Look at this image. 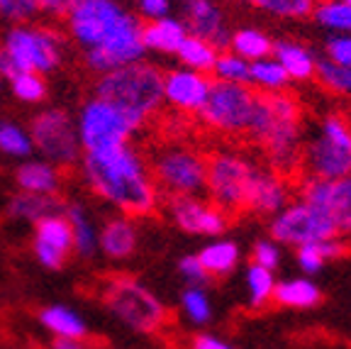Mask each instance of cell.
<instances>
[{
	"label": "cell",
	"instance_id": "obj_1",
	"mask_svg": "<svg viewBox=\"0 0 351 349\" xmlns=\"http://www.w3.org/2000/svg\"><path fill=\"white\" fill-rule=\"evenodd\" d=\"M66 32L83 49V61L93 74L122 69L142 61V22L117 0H83L66 17Z\"/></svg>",
	"mask_w": 351,
	"mask_h": 349
},
{
	"label": "cell",
	"instance_id": "obj_2",
	"mask_svg": "<svg viewBox=\"0 0 351 349\" xmlns=\"http://www.w3.org/2000/svg\"><path fill=\"white\" fill-rule=\"evenodd\" d=\"M78 166L90 193L127 218H147L159 210L161 193L154 183L144 154L132 147V142L110 152L83 154Z\"/></svg>",
	"mask_w": 351,
	"mask_h": 349
},
{
	"label": "cell",
	"instance_id": "obj_3",
	"mask_svg": "<svg viewBox=\"0 0 351 349\" xmlns=\"http://www.w3.org/2000/svg\"><path fill=\"white\" fill-rule=\"evenodd\" d=\"M244 137L261 149L271 171L298 181L305 127H302V105L293 93L256 91V105Z\"/></svg>",
	"mask_w": 351,
	"mask_h": 349
},
{
	"label": "cell",
	"instance_id": "obj_4",
	"mask_svg": "<svg viewBox=\"0 0 351 349\" xmlns=\"http://www.w3.org/2000/svg\"><path fill=\"white\" fill-rule=\"evenodd\" d=\"M93 95L117 108L132 125L142 130L164 108V71L149 61H134L98 76Z\"/></svg>",
	"mask_w": 351,
	"mask_h": 349
},
{
	"label": "cell",
	"instance_id": "obj_5",
	"mask_svg": "<svg viewBox=\"0 0 351 349\" xmlns=\"http://www.w3.org/2000/svg\"><path fill=\"white\" fill-rule=\"evenodd\" d=\"M351 176V120L344 113H327L315 135L302 142L298 179L337 181Z\"/></svg>",
	"mask_w": 351,
	"mask_h": 349
},
{
	"label": "cell",
	"instance_id": "obj_6",
	"mask_svg": "<svg viewBox=\"0 0 351 349\" xmlns=\"http://www.w3.org/2000/svg\"><path fill=\"white\" fill-rule=\"evenodd\" d=\"M152 179L164 198L197 196L205 191L208 154L186 142H171L159 147L147 159Z\"/></svg>",
	"mask_w": 351,
	"mask_h": 349
},
{
	"label": "cell",
	"instance_id": "obj_7",
	"mask_svg": "<svg viewBox=\"0 0 351 349\" xmlns=\"http://www.w3.org/2000/svg\"><path fill=\"white\" fill-rule=\"evenodd\" d=\"M100 300L117 320L137 333H159L169 320V311L142 281L132 276H112L100 289Z\"/></svg>",
	"mask_w": 351,
	"mask_h": 349
},
{
	"label": "cell",
	"instance_id": "obj_8",
	"mask_svg": "<svg viewBox=\"0 0 351 349\" xmlns=\"http://www.w3.org/2000/svg\"><path fill=\"white\" fill-rule=\"evenodd\" d=\"M256 166V161L237 149H213L208 154L205 191L210 196V203L217 205L227 218L247 213L249 185Z\"/></svg>",
	"mask_w": 351,
	"mask_h": 349
},
{
	"label": "cell",
	"instance_id": "obj_9",
	"mask_svg": "<svg viewBox=\"0 0 351 349\" xmlns=\"http://www.w3.org/2000/svg\"><path fill=\"white\" fill-rule=\"evenodd\" d=\"M254 105H256V91L249 83H225L213 78L208 98L203 108L197 110V120L217 135L244 137L252 122Z\"/></svg>",
	"mask_w": 351,
	"mask_h": 349
},
{
	"label": "cell",
	"instance_id": "obj_10",
	"mask_svg": "<svg viewBox=\"0 0 351 349\" xmlns=\"http://www.w3.org/2000/svg\"><path fill=\"white\" fill-rule=\"evenodd\" d=\"M0 47L10 56L15 74H51L61 66L64 59V37L51 27L37 25H15L10 27Z\"/></svg>",
	"mask_w": 351,
	"mask_h": 349
},
{
	"label": "cell",
	"instance_id": "obj_11",
	"mask_svg": "<svg viewBox=\"0 0 351 349\" xmlns=\"http://www.w3.org/2000/svg\"><path fill=\"white\" fill-rule=\"evenodd\" d=\"M76 132L83 154H98L130 144L137 127L132 125L117 108L90 95L78 110Z\"/></svg>",
	"mask_w": 351,
	"mask_h": 349
},
{
	"label": "cell",
	"instance_id": "obj_12",
	"mask_svg": "<svg viewBox=\"0 0 351 349\" xmlns=\"http://www.w3.org/2000/svg\"><path fill=\"white\" fill-rule=\"evenodd\" d=\"M29 139L44 161L54 166H76L83 157L81 142H78L76 120L61 108H49L37 113L29 122Z\"/></svg>",
	"mask_w": 351,
	"mask_h": 349
},
{
	"label": "cell",
	"instance_id": "obj_13",
	"mask_svg": "<svg viewBox=\"0 0 351 349\" xmlns=\"http://www.w3.org/2000/svg\"><path fill=\"white\" fill-rule=\"evenodd\" d=\"M332 237H339L332 220L322 210L302 201H291L271 220V240L276 245L298 249L302 245H315Z\"/></svg>",
	"mask_w": 351,
	"mask_h": 349
},
{
	"label": "cell",
	"instance_id": "obj_14",
	"mask_svg": "<svg viewBox=\"0 0 351 349\" xmlns=\"http://www.w3.org/2000/svg\"><path fill=\"white\" fill-rule=\"evenodd\" d=\"M298 201L317 207L332 220L337 235H351V176L337 181L319 179H298Z\"/></svg>",
	"mask_w": 351,
	"mask_h": 349
},
{
	"label": "cell",
	"instance_id": "obj_15",
	"mask_svg": "<svg viewBox=\"0 0 351 349\" xmlns=\"http://www.w3.org/2000/svg\"><path fill=\"white\" fill-rule=\"evenodd\" d=\"M166 213L176 227H181L188 235L219 237L230 225V218L217 205L203 201L200 196L166 198Z\"/></svg>",
	"mask_w": 351,
	"mask_h": 349
},
{
	"label": "cell",
	"instance_id": "obj_16",
	"mask_svg": "<svg viewBox=\"0 0 351 349\" xmlns=\"http://www.w3.org/2000/svg\"><path fill=\"white\" fill-rule=\"evenodd\" d=\"M73 251V232L64 213L47 215L34 223V254L51 271L61 269Z\"/></svg>",
	"mask_w": 351,
	"mask_h": 349
},
{
	"label": "cell",
	"instance_id": "obj_17",
	"mask_svg": "<svg viewBox=\"0 0 351 349\" xmlns=\"http://www.w3.org/2000/svg\"><path fill=\"white\" fill-rule=\"evenodd\" d=\"M213 78L205 74L191 71V69H171L164 74V105L173 113L197 115L208 98Z\"/></svg>",
	"mask_w": 351,
	"mask_h": 349
},
{
	"label": "cell",
	"instance_id": "obj_18",
	"mask_svg": "<svg viewBox=\"0 0 351 349\" xmlns=\"http://www.w3.org/2000/svg\"><path fill=\"white\" fill-rule=\"evenodd\" d=\"M293 181L271 171L269 166H256L247 196V213L276 215L291 203Z\"/></svg>",
	"mask_w": 351,
	"mask_h": 349
},
{
	"label": "cell",
	"instance_id": "obj_19",
	"mask_svg": "<svg viewBox=\"0 0 351 349\" xmlns=\"http://www.w3.org/2000/svg\"><path fill=\"white\" fill-rule=\"evenodd\" d=\"M183 25H186L191 37L205 39L213 47H217L219 52L230 44L232 32L227 30L225 15H222L219 5H215L213 0H188Z\"/></svg>",
	"mask_w": 351,
	"mask_h": 349
},
{
	"label": "cell",
	"instance_id": "obj_20",
	"mask_svg": "<svg viewBox=\"0 0 351 349\" xmlns=\"http://www.w3.org/2000/svg\"><path fill=\"white\" fill-rule=\"evenodd\" d=\"M98 247L110 259H127L137 249V227L127 215L110 218L98 232Z\"/></svg>",
	"mask_w": 351,
	"mask_h": 349
},
{
	"label": "cell",
	"instance_id": "obj_21",
	"mask_svg": "<svg viewBox=\"0 0 351 349\" xmlns=\"http://www.w3.org/2000/svg\"><path fill=\"white\" fill-rule=\"evenodd\" d=\"M15 183L22 193L37 196H59L61 171L49 161H22L15 171Z\"/></svg>",
	"mask_w": 351,
	"mask_h": 349
},
{
	"label": "cell",
	"instance_id": "obj_22",
	"mask_svg": "<svg viewBox=\"0 0 351 349\" xmlns=\"http://www.w3.org/2000/svg\"><path fill=\"white\" fill-rule=\"evenodd\" d=\"M274 56L291 81H310L317 71V56L307 49L305 44L293 39H278L274 42Z\"/></svg>",
	"mask_w": 351,
	"mask_h": 349
},
{
	"label": "cell",
	"instance_id": "obj_23",
	"mask_svg": "<svg viewBox=\"0 0 351 349\" xmlns=\"http://www.w3.org/2000/svg\"><path fill=\"white\" fill-rule=\"evenodd\" d=\"M186 37H188L186 25H183V20H176V17L147 20L142 25V44H144V49H149V52L176 54Z\"/></svg>",
	"mask_w": 351,
	"mask_h": 349
},
{
	"label": "cell",
	"instance_id": "obj_24",
	"mask_svg": "<svg viewBox=\"0 0 351 349\" xmlns=\"http://www.w3.org/2000/svg\"><path fill=\"white\" fill-rule=\"evenodd\" d=\"M322 300L317 284H313L307 276L300 278H285L280 284H276L274 291V303L280 308H291V311H310Z\"/></svg>",
	"mask_w": 351,
	"mask_h": 349
},
{
	"label": "cell",
	"instance_id": "obj_25",
	"mask_svg": "<svg viewBox=\"0 0 351 349\" xmlns=\"http://www.w3.org/2000/svg\"><path fill=\"white\" fill-rule=\"evenodd\" d=\"M64 213V201L59 196H37V193H17L8 203V215L17 220L39 223L47 215Z\"/></svg>",
	"mask_w": 351,
	"mask_h": 349
},
{
	"label": "cell",
	"instance_id": "obj_26",
	"mask_svg": "<svg viewBox=\"0 0 351 349\" xmlns=\"http://www.w3.org/2000/svg\"><path fill=\"white\" fill-rule=\"evenodd\" d=\"M239 257H241L239 247L232 240H222V237L205 245L200 249V254H197V259H200V264H203V269L208 271L210 278L230 276L237 269V264H239Z\"/></svg>",
	"mask_w": 351,
	"mask_h": 349
},
{
	"label": "cell",
	"instance_id": "obj_27",
	"mask_svg": "<svg viewBox=\"0 0 351 349\" xmlns=\"http://www.w3.org/2000/svg\"><path fill=\"white\" fill-rule=\"evenodd\" d=\"M64 215L71 225L73 232V249L81 257H93L98 249V229L88 218V210L83 203H64Z\"/></svg>",
	"mask_w": 351,
	"mask_h": 349
},
{
	"label": "cell",
	"instance_id": "obj_28",
	"mask_svg": "<svg viewBox=\"0 0 351 349\" xmlns=\"http://www.w3.org/2000/svg\"><path fill=\"white\" fill-rule=\"evenodd\" d=\"M346 251V245L341 242V237H332V240L315 242V245H302L295 249V262L300 267V271L305 276L322 271V267L332 259L341 257Z\"/></svg>",
	"mask_w": 351,
	"mask_h": 349
},
{
	"label": "cell",
	"instance_id": "obj_29",
	"mask_svg": "<svg viewBox=\"0 0 351 349\" xmlns=\"http://www.w3.org/2000/svg\"><path fill=\"white\" fill-rule=\"evenodd\" d=\"M230 52L237 56H241L244 61L254 64L258 59H269L274 54V42L266 32L261 30H254V27H244V30H237V32L230 34Z\"/></svg>",
	"mask_w": 351,
	"mask_h": 349
},
{
	"label": "cell",
	"instance_id": "obj_30",
	"mask_svg": "<svg viewBox=\"0 0 351 349\" xmlns=\"http://www.w3.org/2000/svg\"><path fill=\"white\" fill-rule=\"evenodd\" d=\"M39 320L42 325L49 333H54L59 339H73V342H81L83 337L88 335L86 322L76 315L73 311L64 306H51V308H44L39 313Z\"/></svg>",
	"mask_w": 351,
	"mask_h": 349
},
{
	"label": "cell",
	"instance_id": "obj_31",
	"mask_svg": "<svg viewBox=\"0 0 351 349\" xmlns=\"http://www.w3.org/2000/svg\"><path fill=\"white\" fill-rule=\"evenodd\" d=\"M176 56L181 59L183 69H191V71L210 76L215 69V61H217V56H219V49L213 47L210 42H205V39H197L188 34L181 47H178V52H176Z\"/></svg>",
	"mask_w": 351,
	"mask_h": 349
},
{
	"label": "cell",
	"instance_id": "obj_32",
	"mask_svg": "<svg viewBox=\"0 0 351 349\" xmlns=\"http://www.w3.org/2000/svg\"><path fill=\"white\" fill-rule=\"evenodd\" d=\"M291 83L288 74L283 71V66L269 56V59H258L249 64V86H256L258 93H278L285 91Z\"/></svg>",
	"mask_w": 351,
	"mask_h": 349
},
{
	"label": "cell",
	"instance_id": "obj_33",
	"mask_svg": "<svg viewBox=\"0 0 351 349\" xmlns=\"http://www.w3.org/2000/svg\"><path fill=\"white\" fill-rule=\"evenodd\" d=\"M313 20L332 34H351V5L341 0H317Z\"/></svg>",
	"mask_w": 351,
	"mask_h": 349
},
{
	"label": "cell",
	"instance_id": "obj_34",
	"mask_svg": "<svg viewBox=\"0 0 351 349\" xmlns=\"http://www.w3.org/2000/svg\"><path fill=\"white\" fill-rule=\"evenodd\" d=\"M247 291H249V303L252 308H266L274 303V291H276V276L269 269H261L256 264L247 267Z\"/></svg>",
	"mask_w": 351,
	"mask_h": 349
},
{
	"label": "cell",
	"instance_id": "obj_35",
	"mask_svg": "<svg viewBox=\"0 0 351 349\" xmlns=\"http://www.w3.org/2000/svg\"><path fill=\"white\" fill-rule=\"evenodd\" d=\"M315 78L319 81V86L327 88V91L335 93V95H351V69L337 66L324 59V56H319Z\"/></svg>",
	"mask_w": 351,
	"mask_h": 349
},
{
	"label": "cell",
	"instance_id": "obj_36",
	"mask_svg": "<svg viewBox=\"0 0 351 349\" xmlns=\"http://www.w3.org/2000/svg\"><path fill=\"white\" fill-rule=\"evenodd\" d=\"M0 152L15 159H27L34 152L29 132L15 122H0Z\"/></svg>",
	"mask_w": 351,
	"mask_h": 349
},
{
	"label": "cell",
	"instance_id": "obj_37",
	"mask_svg": "<svg viewBox=\"0 0 351 349\" xmlns=\"http://www.w3.org/2000/svg\"><path fill=\"white\" fill-rule=\"evenodd\" d=\"M181 308L183 315L195 325H205L213 317V303H210L203 286H188L181 293Z\"/></svg>",
	"mask_w": 351,
	"mask_h": 349
},
{
	"label": "cell",
	"instance_id": "obj_38",
	"mask_svg": "<svg viewBox=\"0 0 351 349\" xmlns=\"http://www.w3.org/2000/svg\"><path fill=\"white\" fill-rule=\"evenodd\" d=\"M210 76H215V81L225 83H249V61L232 54V52H219Z\"/></svg>",
	"mask_w": 351,
	"mask_h": 349
},
{
	"label": "cell",
	"instance_id": "obj_39",
	"mask_svg": "<svg viewBox=\"0 0 351 349\" xmlns=\"http://www.w3.org/2000/svg\"><path fill=\"white\" fill-rule=\"evenodd\" d=\"M10 88L22 103H42L47 98V81L39 74H15L10 78Z\"/></svg>",
	"mask_w": 351,
	"mask_h": 349
},
{
	"label": "cell",
	"instance_id": "obj_40",
	"mask_svg": "<svg viewBox=\"0 0 351 349\" xmlns=\"http://www.w3.org/2000/svg\"><path fill=\"white\" fill-rule=\"evenodd\" d=\"M317 0H261L258 8L271 15L285 17V20H305L313 17V10Z\"/></svg>",
	"mask_w": 351,
	"mask_h": 349
},
{
	"label": "cell",
	"instance_id": "obj_41",
	"mask_svg": "<svg viewBox=\"0 0 351 349\" xmlns=\"http://www.w3.org/2000/svg\"><path fill=\"white\" fill-rule=\"evenodd\" d=\"M39 15V0H0V17L15 25H27Z\"/></svg>",
	"mask_w": 351,
	"mask_h": 349
},
{
	"label": "cell",
	"instance_id": "obj_42",
	"mask_svg": "<svg viewBox=\"0 0 351 349\" xmlns=\"http://www.w3.org/2000/svg\"><path fill=\"white\" fill-rule=\"evenodd\" d=\"M324 59L351 69V34H335L324 42Z\"/></svg>",
	"mask_w": 351,
	"mask_h": 349
},
{
	"label": "cell",
	"instance_id": "obj_43",
	"mask_svg": "<svg viewBox=\"0 0 351 349\" xmlns=\"http://www.w3.org/2000/svg\"><path fill=\"white\" fill-rule=\"evenodd\" d=\"M280 245H276L274 240H258L254 245V251H252V264L261 269H269V271H276L280 264Z\"/></svg>",
	"mask_w": 351,
	"mask_h": 349
},
{
	"label": "cell",
	"instance_id": "obj_44",
	"mask_svg": "<svg viewBox=\"0 0 351 349\" xmlns=\"http://www.w3.org/2000/svg\"><path fill=\"white\" fill-rule=\"evenodd\" d=\"M178 271H181V276L188 281V286H203L205 289V284L210 281L208 271L203 269L197 254H188V257H183L181 262H178Z\"/></svg>",
	"mask_w": 351,
	"mask_h": 349
},
{
	"label": "cell",
	"instance_id": "obj_45",
	"mask_svg": "<svg viewBox=\"0 0 351 349\" xmlns=\"http://www.w3.org/2000/svg\"><path fill=\"white\" fill-rule=\"evenodd\" d=\"M83 0H39V12H44L51 20H66L73 8L81 5Z\"/></svg>",
	"mask_w": 351,
	"mask_h": 349
},
{
	"label": "cell",
	"instance_id": "obj_46",
	"mask_svg": "<svg viewBox=\"0 0 351 349\" xmlns=\"http://www.w3.org/2000/svg\"><path fill=\"white\" fill-rule=\"evenodd\" d=\"M169 10H171V0H139V12L147 20L169 17Z\"/></svg>",
	"mask_w": 351,
	"mask_h": 349
},
{
	"label": "cell",
	"instance_id": "obj_47",
	"mask_svg": "<svg viewBox=\"0 0 351 349\" xmlns=\"http://www.w3.org/2000/svg\"><path fill=\"white\" fill-rule=\"evenodd\" d=\"M191 347L193 349H237V347H232L230 342H225V339L215 337V335H195Z\"/></svg>",
	"mask_w": 351,
	"mask_h": 349
},
{
	"label": "cell",
	"instance_id": "obj_48",
	"mask_svg": "<svg viewBox=\"0 0 351 349\" xmlns=\"http://www.w3.org/2000/svg\"><path fill=\"white\" fill-rule=\"evenodd\" d=\"M15 76V66H12V61H10V56L5 54V49L0 47V78H10Z\"/></svg>",
	"mask_w": 351,
	"mask_h": 349
},
{
	"label": "cell",
	"instance_id": "obj_49",
	"mask_svg": "<svg viewBox=\"0 0 351 349\" xmlns=\"http://www.w3.org/2000/svg\"><path fill=\"white\" fill-rule=\"evenodd\" d=\"M54 349H86L81 342H73V339H56Z\"/></svg>",
	"mask_w": 351,
	"mask_h": 349
},
{
	"label": "cell",
	"instance_id": "obj_50",
	"mask_svg": "<svg viewBox=\"0 0 351 349\" xmlns=\"http://www.w3.org/2000/svg\"><path fill=\"white\" fill-rule=\"evenodd\" d=\"M241 3H249V5H256L258 8V3H261V0H241Z\"/></svg>",
	"mask_w": 351,
	"mask_h": 349
},
{
	"label": "cell",
	"instance_id": "obj_51",
	"mask_svg": "<svg viewBox=\"0 0 351 349\" xmlns=\"http://www.w3.org/2000/svg\"><path fill=\"white\" fill-rule=\"evenodd\" d=\"M341 3H346V5H351V0H341Z\"/></svg>",
	"mask_w": 351,
	"mask_h": 349
},
{
	"label": "cell",
	"instance_id": "obj_52",
	"mask_svg": "<svg viewBox=\"0 0 351 349\" xmlns=\"http://www.w3.org/2000/svg\"><path fill=\"white\" fill-rule=\"evenodd\" d=\"M0 88H3V78H0Z\"/></svg>",
	"mask_w": 351,
	"mask_h": 349
},
{
	"label": "cell",
	"instance_id": "obj_53",
	"mask_svg": "<svg viewBox=\"0 0 351 349\" xmlns=\"http://www.w3.org/2000/svg\"><path fill=\"white\" fill-rule=\"evenodd\" d=\"M178 3H188V0H178Z\"/></svg>",
	"mask_w": 351,
	"mask_h": 349
}]
</instances>
